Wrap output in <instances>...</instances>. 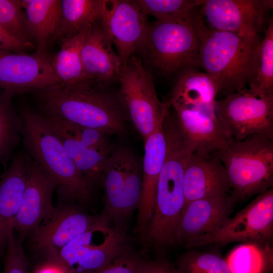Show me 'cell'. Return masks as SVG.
Returning a JSON list of instances; mask_svg holds the SVG:
<instances>
[{"mask_svg":"<svg viewBox=\"0 0 273 273\" xmlns=\"http://www.w3.org/2000/svg\"><path fill=\"white\" fill-rule=\"evenodd\" d=\"M273 188L260 194L231 216L203 244L224 246L235 242L272 245Z\"/></svg>","mask_w":273,"mask_h":273,"instance_id":"cell-10","label":"cell"},{"mask_svg":"<svg viewBox=\"0 0 273 273\" xmlns=\"http://www.w3.org/2000/svg\"><path fill=\"white\" fill-rule=\"evenodd\" d=\"M140 50L150 64L165 75L200 67L199 39L193 17L186 21L156 20L149 24Z\"/></svg>","mask_w":273,"mask_h":273,"instance_id":"cell-7","label":"cell"},{"mask_svg":"<svg viewBox=\"0 0 273 273\" xmlns=\"http://www.w3.org/2000/svg\"><path fill=\"white\" fill-rule=\"evenodd\" d=\"M193 22L199 39L200 66L216 84L217 96L224 98L248 87L256 68L259 35L243 36L212 29L196 10Z\"/></svg>","mask_w":273,"mask_h":273,"instance_id":"cell-2","label":"cell"},{"mask_svg":"<svg viewBox=\"0 0 273 273\" xmlns=\"http://www.w3.org/2000/svg\"><path fill=\"white\" fill-rule=\"evenodd\" d=\"M100 23L116 48L122 66L140 50L149 27L147 16L133 1L106 0Z\"/></svg>","mask_w":273,"mask_h":273,"instance_id":"cell-12","label":"cell"},{"mask_svg":"<svg viewBox=\"0 0 273 273\" xmlns=\"http://www.w3.org/2000/svg\"><path fill=\"white\" fill-rule=\"evenodd\" d=\"M50 56L36 52H0V88L14 96L61 84L51 66Z\"/></svg>","mask_w":273,"mask_h":273,"instance_id":"cell-15","label":"cell"},{"mask_svg":"<svg viewBox=\"0 0 273 273\" xmlns=\"http://www.w3.org/2000/svg\"><path fill=\"white\" fill-rule=\"evenodd\" d=\"M225 258L230 273H272V245L242 243Z\"/></svg>","mask_w":273,"mask_h":273,"instance_id":"cell-27","label":"cell"},{"mask_svg":"<svg viewBox=\"0 0 273 273\" xmlns=\"http://www.w3.org/2000/svg\"><path fill=\"white\" fill-rule=\"evenodd\" d=\"M145 15L157 21H186L192 19L197 8L204 0H133Z\"/></svg>","mask_w":273,"mask_h":273,"instance_id":"cell-30","label":"cell"},{"mask_svg":"<svg viewBox=\"0 0 273 273\" xmlns=\"http://www.w3.org/2000/svg\"><path fill=\"white\" fill-rule=\"evenodd\" d=\"M101 215L102 219L96 225L68 243L61 248L56 258L51 260L55 261L67 273H71L83 254L92 247L100 245L94 243V238L100 230L111 223L105 215Z\"/></svg>","mask_w":273,"mask_h":273,"instance_id":"cell-33","label":"cell"},{"mask_svg":"<svg viewBox=\"0 0 273 273\" xmlns=\"http://www.w3.org/2000/svg\"><path fill=\"white\" fill-rule=\"evenodd\" d=\"M185 204L231 193L225 169L215 152L190 154L184 175Z\"/></svg>","mask_w":273,"mask_h":273,"instance_id":"cell-17","label":"cell"},{"mask_svg":"<svg viewBox=\"0 0 273 273\" xmlns=\"http://www.w3.org/2000/svg\"><path fill=\"white\" fill-rule=\"evenodd\" d=\"M33 273H67L66 270L55 261H46L37 267Z\"/></svg>","mask_w":273,"mask_h":273,"instance_id":"cell-39","label":"cell"},{"mask_svg":"<svg viewBox=\"0 0 273 273\" xmlns=\"http://www.w3.org/2000/svg\"><path fill=\"white\" fill-rule=\"evenodd\" d=\"M223 165L235 203L273 187V140L252 134L241 141L230 138L215 152Z\"/></svg>","mask_w":273,"mask_h":273,"instance_id":"cell-5","label":"cell"},{"mask_svg":"<svg viewBox=\"0 0 273 273\" xmlns=\"http://www.w3.org/2000/svg\"><path fill=\"white\" fill-rule=\"evenodd\" d=\"M218 93L216 84L206 72L188 69L179 74L169 100L174 109L192 108L216 117L214 105Z\"/></svg>","mask_w":273,"mask_h":273,"instance_id":"cell-23","label":"cell"},{"mask_svg":"<svg viewBox=\"0 0 273 273\" xmlns=\"http://www.w3.org/2000/svg\"><path fill=\"white\" fill-rule=\"evenodd\" d=\"M130 246L126 233L114 228L102 244L92 247L81 256L71 273H96Z\"/></svg>","mask_w":273,"mask_h":273,"instance_id":"cell-28","label":"cell"},{"mask_svg":"<svg viewBox=\"0 0 273 273\" xmlns=\"http://www.w3.org/2000/svg\"><path fill=\"white\" fill-rule=\"evenodd\" d=\"M142 195L133 232L142 244L151 218L160 172L167 152V140L163 125L144 141Z\"/></svg>","mask_w":273,"mask_h":273,"instance_id":"cell-18","label":"cell"},{"mask_svg":"<svg viewBox=\"0 0 273 273\" xmlns=\"http://www.w3.org/2000/svg\"><path fill=\"white\" fill-rule=\"evenodd\" d=\"M1 176H2V175H1V176H0V177H1Z\"/></svg>","mask_w":273,"mask_h":273,"instance_id":"cell-40","label":"cell"},{"mask_svg":"<svg viewBox=\"0 0 273 273\" xmlns=\"http://www.w3.org/2000/svg\"><path fill=\"white\" fill-rule=\"evenodd\" d=\"M89 81L65 86L54 85L32 92L42 114L101 131L123 134L127 114L119 101Z\"/></svg>","mask_w":273,"mask_h":273,"instance_id":"cell-1","label":"cell"},{"mask_svg":"<svg viewBox=\"0 0 273 273\" xmlns=\"http://www.w3.org/2000/svg\"><path fill=\"white\" fill-rule=\"evenodd\" d=\"M173 264L175 273H230L225 258L214 251H186Z\"/></svg>","mask_w":273,"mask_h":273,"instance_id":"cell-31","label":"cell"},{"mask_svg":"<svg viewBox=\"0 0 273 273\" xmlns=\"http://www.w3.org/2000/svg\"><path fill=\"white\" fill-rule=\"evenodd\" d=\"M27 164L25 187L13 225L14 232L18 234L21 242L33 233L53 207L52 198L56 189L55 181L28 155Z\"/></svg>","mask_w":273,"mask_h":273,"instance_id":"cell-16","label":"cell"},{"mask_svg":"<svg viewBox=\"0 0 273 273\" xmlns=\"http://www.w3.org/2000/svg\"><path fill=\"white\" fill-rule=\"evenodd\" d=\"M27 155L13 157L0 178V257L5 255L8 241L14 233L13 225L24 191L27 173Z\"/></svg>","mask_w":273,"mask_h":273,"instance_id":"cell-21","label":"cell"},{"mask_svg":"<svg viewBox=\"0 0 273 273\" xmlns=\"http://www.w3.org/2000/svg\"><path fill=\"white\" fill-rule=\"evenodd\" d=\"M28 48L11 37L0 27V52L24 53Z\"/></svg>","mask_w":273,"mask_h":273,"instance_id":"cell-38","label":"cell"},{"mask_svg":"<svg viewBox=\"0 0 273 273\" xmlns=\"http://www.w3.org/2000/svg\"><path fill=\"white\" fill-rule=\"evenodd\" d=\"M101 219V215L87 214L72 203H60L53 206L32 234L33 246L47 260H54L62 248Z\"/></svg>","mask_w":273,"mask_h":273,"instance_id":"cell-11","label":"cell"},{"mask_svg":"<svg viewBox=\"0 0 273 273\" xmlns=\"http://www.w3.org/2000/svg\"><path fill=\"white\" fill-rule=\"evenodd\" d=\"M28 32L36 43L38 54L47 53L46 48L59 22L60 0H22Z\"/></svg>","mask_w":273,"mask_h":273,"instance_id":"cell-24","label":"cell"},{"mask_svg":"<svg viewBox=\"0 0 273 273\" xmlns=\"http://www.w3.org/2000/svg\"><path fill=\"white\" fill-rule=\"evenodd\" d=\"M139 273H175L174 264L165 257L148 259Z\"/></svg>","mask_w":273,"mask_h":273,"instance_id":"cell-37","label":"cell"},{"mask_svg":"<svg viewBox=\"0 0 273 273\" xmlns=\"http://www.w3.org/2000/svg\"><path fill=\"white\" fill-rule=\"evenodd\" d=\"M42 115L77 169L94 187L102 186L103 171L113 148L78 139L63 128L53 118Z\"/></svg>","mask_w":273,"mask_h":273,"instance_id":"cell-22","label":"cell"},{"mask_svg":"<svg viewBox=\"0 0 273 273\" xmlns=\"http://www.w3.org/2000/svg\"><path fill=\"white\" fill-rule=\"evenodd\" d=\"M235 204L230 194L186 203L177 227V245L187 249L203 246L231 216Z\"/></svg>","mask_w":273,"mask_h":273,"instance_id":"cell-14","label":"cell"},{"mask_svg":"<svg viewBox=\"0 0 273 273\" xmlns=\"http://www.w3.org/2000/svg\"><path fill=\"white\" fill-rule=\"evenodd\" d=\"M106 0H62L58 28L50 43L70 38L101 21Z\"/></svg>","mask_w":273,"mask_h":273,"instance_id":"cell-25","label":"cell"},{"mask_svg":"<svg viewBox=\"0 0 273 273\" xmlns=\"http://www.w3.org/2000/svg\"><path fill=\"white\" fill-rule=\"evenodd\" d=\"M86 80L101 84L118 81L121 63L100 21L93 24L81 50Z\"/></svg>","mask_w":273,"mask_h":273,"instance_id":"cell-20","label":"cell"},{"mask_svg":"<svg viewBox=\"0 0 273 273\" xmlns=\"http://www.w3.org/2000/svg\"><path fill=\"white\" fill-rule=\"evenodd\" d=\"M189 155L178 140L167 142L165 160L156 188L153 212L142 243L157 258L177 245L176 233L185 205L184 175Z\"/></svg>","mask_w":273,"mask_h":273,"instance_id":"cell-4","label":"cell"},{"mask_svg":"<svg viewBox=\"0 0 273 273\" xmlns=\"http://www.w3.org/2000/svg\"><path fill=\"white\" fill-rule=\"evenodd\" d=\"M92 25L86 26L73 37L61 38L60 50L50 56L51 66L61 85H71L86 80L81 50Z\"/></svg>","mask_w":273,"mask_h":273,"instance_id":"cell-26","label":"cell"},{"mask_svg":"<svg viewBox=\"0 0 273 273\" xmlns=\"http://www.w3.org/2000/svg\"><path fill=\"white\" fill-rule=\"evenodd\" d=\"M0 27L23 45L33 47L22 0H0Z\"/></svg>","mask_w":273,"mask_h":273,"instance_id":"cell-32","label":"cell"},{"mask_svg":"<svg viewBox=\"0 0 273 273\" xmlns=\"http://www.w3.org/2000/svg\"><path fill=\"white\" fill-rule=\"evenodd\" d=\"M22 242L13 233L7 245L3 273H28L27 261L22 247Z\"/></svg>","mask_w":273,"mask_h":273,"instance_id":"cell-36","label":"cell"},{"mask_svg":"<svg viewBox=\"0 0 273 273\" xmlns=\"http://www.w3.org/2000/svg\"><path fill=\"white\" fill-rule=\"evenodd\" d=\"M214 112L226 139L257 134L273 140V90L249 85L216 100Z\"/></svg>","mask_w":273,"mask_h":273,"instance_id":"cell-8","label":"cell"},{"mask_svg":"<svg viewBox=\"0 0 273 273\" xmlns=\"http://www.w3.org/2000/svg\"><path fill=\"white\" fill-rule=\"evenodd\" d=\"M13 97L9 92L0 91V164L12 159L22 141V122L14 108Z\"/></svg>","mask_w":273,"mask_h":273,"instance_id":"cell-29","label":"cell"},{"mask_svg":"<svg viewBox=\"0 0 273 273\" xmlns=\"http://www.w3.org/2000/svg\"><path fill=\"white\" fill-rule=\"evenodd\" d=\"M272 4L270 0H204L200 12L212 29L255 36Z\"/></svg>","mask_w":273,"mask_h":273,"instance_id":"cell-13","label":"cell"},{"mask_svg":"<svg viewBox=\"0 0 273 273\" xmlns=\"http://www.w3.org/2000/svg\"><path fill=\"white\" fill-rule=\"evenodd\" d=\"M118 81L123 107L144 141L159 129L169 113V100L161 102L151 74L133 55L121 66Z\"/></svg>","mask_w":273,"mask_h":273,"instance_id":"cell-9","label":"cell"},{"mask_svg":"<svg viewBox=\"0 0 273 273\" xmlns=\"http://www.w3.org/2000/svg\"><path fill=\"white\" fill-rule=\"evenodd\" d=\"M148 259L144 251H137L130 246L96 273H139Z\"/></svg>","mask_w":273,"mask_h":273,"instance_id":"cell-35","label":"cell"},{"mask_svg":"<svg viewBox=\"0 0 273 273\" xmlns=\"http://www.w3.org/2000/svg\"><path fill=\"white\" fill-rule=\"evenodd\" d=\"M252 85L263 91L273 90V22L270 21L257 53Z\"/></svg>","mask_w":273,"mask_h":273,"instance_id":"cell-34","label":"cell"},{"mask_svg":"<svg viewBox=\"0 0 273 273\" xmlns=\"http://www.w3.org/2000/svg\"><path fill=\"white\" fill-rule=\"evenodd\" d=\"M102 186L105 192L102 213L116 230L126 233L128 222L139 206L142 166L128 148H112L105 166Z\"/></svg>","mask_w":273,"mask_h":273,"instance_id":"cell-6","label":"cell"},{"mask_svg":"<svg viewBox=\"0 0 273 273\" xmlns=\"http://www.w3.org/2000/svg\"><path fill=\"white\" fill-rule=\"evenodd\" d=\"M174 110V118L189 154L214 153L225 147L226 139L216 117L192 108Z\"/></svg>","mask_w":273,"mask_h":273,"instance_id":"cell-19","label":"cell"},{"mask_svg":"<svg viewBox=\"0 0 273 273\" xmlns=\"http://www.w3.org/2000/svg\"><path fill=\"white\" fill-rule=\"evenodd\" d=\"M20 116L26 154L55 181L60 203H89L95 187L77 169L43 116L28 106L22 108Z\"/></svg>","mask_w":273,"mask_h":273,"instance_id":"cell-3","label":"cell"}]
</instances>
